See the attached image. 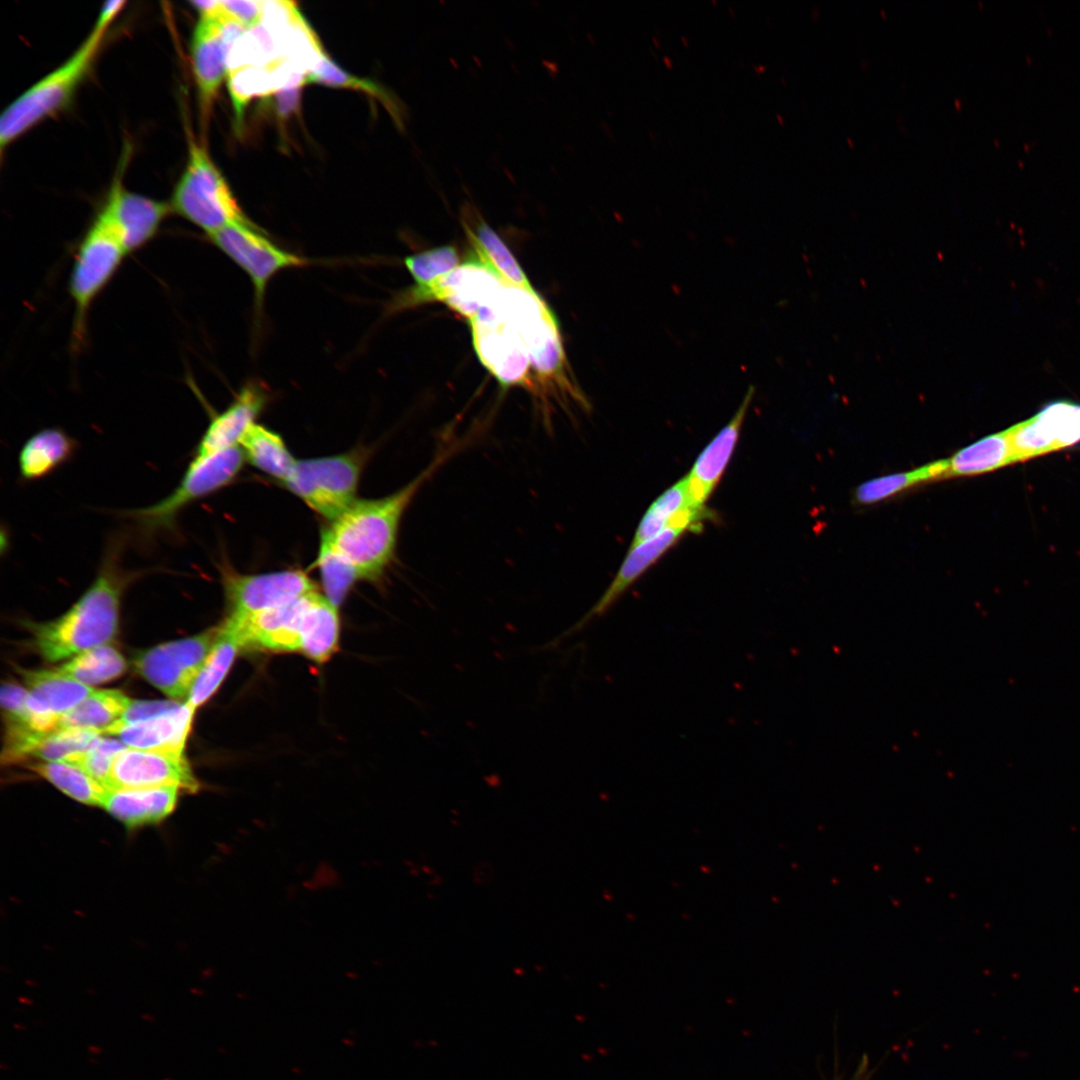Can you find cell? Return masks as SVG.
<instances>
[{
    "instance_id": "ee69618b",
    "label": "cell",
    "mask_w": 1080,
    "mask_h": 1080,
    "mask_svg": "<svg viewBox=\"0 0 1080 1080\" xmlns=\"http://www.w3.org/2000/svg\"><path fill=\"white\" fill-rule=\"evenodd\" d=\"M302 86L291 87L283 89L275 94V105L277 114L282 119L288 118L292 113H296L300 105Z\"/></svg>"
},
{
    "instance_id": "db71d44e",
    "label": "cell",
    "mask_w": 1080,
    "mask_h": 1080,
    "mask_svg": "<svg viewBox=\"0 0 1080 1080\" xmlns=\"http://www.w3.org/2000/svg\"><path fill=\"white\" fill-rule=\"evenodd\" d=\"M653 41H654V43H655V44L657 45V47H659V43H658V40H657V39H656L655 37H653Z\"/></svg>"
},
{
    "instance_id": "f1b7e54d",
    "label": "cell",
    "mask_w": 1080,
    "mask_h": 1080,
    "mask_svg": "<svg viewBox=\"0 0 1080 1080\" xmlns=\"http://www.w3.org/2000/svg\"><path fill=\"white\" fill-rule=\"evenodd\" d=\"M476 256L510 286L536 293L527 276L499 235L479 216L471 228L464 223Z\"/></svg>"
},
{
    "instance_id": "ac0fdd59",
    "label": "cell",
    "mask_w": 1080,
    "mask_h": 1080,
    "mask_svg": "<svg viewBox=\"0 0 1080 1080\" xmlns=\"http://www.w3.org/2000/svg\"><path fill=\"white\" fill-rule=\"evenodd\" d=\"M700 527L701 524L697 522H679L669 526L658 535L630 547L619 570L602 596L575 624L553 640V643H558L563 638L580 631L595 617L607 612L628 588L683 535Z\"/></svg>"
},
{
    "instance_id": "bcb514c9",
    "label": "cell",
    "mask_w": 1080,
    "mask_h": 1080,
    "mask_svg": "<svg viewBox=\"0 0 1080 1080\" xmlns=\"http://www.w3.org/2000/svg\"><path fill=\"white\" fill-rule=\"evenodd\" d=\"M191 5L198 11L200 17L212 16L218 14L221 10L220 1L215 0H197L192 1Z\"/></svg>"
},
{
    "instance_id": "7c38bea8",
    "label": "cell",
    "mask_w": 1080,
    "mask_h": 1080,
    "mask_svg": "<svg viewBox=\"0 0 1080 1080\" xmlns=\"http://www.w3.org/2000/svg\"><path fill=\"white\" fill-rule=\"evenodd\" d=\"M504 285L501 278L475 255L432 285L426 288L414 286L397 296L390 311L442 300L471 320L494 302Z\"/></svg>"
},
{
    "instance_id": "681fc988",
    "label": "cell",
    "mask_w": 1080,
    "mask_h": 1080,
    "mask_svg": "<svg viewBox=\"0 0 1080 1080\" xmlns=\"http://www.w3.org/2000/svg\"><path fill=\"white\" fill-rule=\"evenodd\" d=\"M663 61L666 63L667 67H672V60L668 56H663Z\"/></svg>"
},
{
    "instance_id": "7a4b0ae2",
    "label": "cell",
    "mask_w": 1080,
    "mask_h": 1080,
    "mask_svg": "<svg viewBox=\"0 0 1080 1080\" xmlns=\"http://www.w3.org/2000/svg\"><path fill=\"white\" fill-rule=\"evenodd\" d=\"M447 441L433 461L391 495L357 500L321 534L355 568L360 579L377 580L392 562L402 516L420 487L463 445Z\"/></svg>"
},
{
    "instance_id": "816d5d0a",
    "label": "cell",
    "mask_w": 1080,
    "mask_h": 1080,
    "mask_svg": "<svg viewBox=\"0 0 1080 1080\" xmlns=\"http://www.w3.org/2000/svg\"><path fill=\"white\" fill-rule=\"evenodd\" d=\"M142 1017L149 1020V1021H153V1017L150 1016V1015H145V1016L143 1015Z\"/></svg>"
},
{
    "instance_id": "cb8c5ba5",
    "label": "cell",
    "mask_w": 1080,
    "mask_h": 1080,
    "mask_svg": "<svg viewBox=\"0 0 1080 1080\" xmlns=\"http://www.w3.org/2000/svg\"><path fill=\"white\" fill-rule=\"evenodd\" d=\"M179 791L173 786L108 790L101 807L128 827L155 824L173 812Z\"/></svg>"
},
{
    "instance_id": "8d00e7d4",
    "label": "cell",
    "mask_w": 1080,
    "mask_h": 1080,
    "mask_svg": "<svg viewBox=\"0 0 1080 1080\" xmlns=\"http://www.w3.org/2000/svg\"><path fill=\"white\" fill-rule=\"evenodd\" d=\"M306 82L316 83L331 88L351 89L366 93L379 100L391 113L396 124L403 126L402 110L395 98L377 83L362 79L340 68L326 54L317 62L308 73Z\"/></svg>"
},
{
    "instance_id": "30bf717a",
    "label": "cell",
    "mask_w": 1080,
    "mask_h": 1080,
    "mask_svg": "<svg viewBox=\"0 0 1080 1080\" xmlns=\"http://www.w3.org/2000/svg\"><path fill=\"white\" fill-rule=\"evenodd\" d=\"M208 237L250 278L257 313L262 310L267 285L276 274L309 263L306 258L277 246L250 221L229 224Z\"/></svg>"
},
{
    "instance_id": "74e56055",
    "label": "cell",
    "mask_w": 1080,
    "mask_h": 1080,
    "mask_svg": "<svg viewBox=\"0 0 1080 1080\" xmlns=\"http://www.w3.org/2000/svg\"><path fill=\"white\" fill-rule=\"evenodd\" d=\"M317 565L327 600L338 607L352 585L359 580L355 568L341 554L321 539Z\"/></svg>"
},
{
    "instance_id": "7bdbcfd3",
    "label": "cell",
    "mask_w": 1080,
    "mask_h": 1080,
    "mask_svg": "<svg viewBox=\"0 0 1080 1080\" xmlns=\"http://www.w3.org/2000/svg\"><path fill=\"white\" fill-rule=\"evenodd\" d=\"M220 2L223 15L248 30L257 26L262 19L263 1L224 0Z\"/></svg>"
},
{
    "instance_id": "4fadbf2b",
    "label": "cell",
    "mask_w": 1080,
    "mask_h": 1080,
    "mask_svg": "<svg viewBox=\"0 0 1080 1080\" xmlns=\"http://www.w3.org/2000/svg\"><path fill=\"white\" fill-rule=\"evenodd\" d=\"M220 568L229 614L259 613L317 591L314 582L300 570L247 575L226 565Z\"/></svg>"
},
{
    "instance_id": "e0dca14e",
    "label": "cell",
    "mask_w": 1080,
    "mask_h": 1080,
    "mask_svg": "<svg viewBox=\"0 0 1080 1080\" xmlns=\"http://www.w3.org/2000/svg\"><path fill=\"white\" fill-rule=\"evenodd\" d=\"M469 321L473 346L481 363L501 385L520 384L531 363L519 333L489 308Z\"/></svg>"
},
{
    "instance_id": "f907efd6",
    "label": "cell",
    "mask_w": 1080,
    "mask_h": 1080,
    "mask_svg": "<svg viewBox=\"0 0 1080 1080\" xmlns=\"http://www.w3.org/2000/svg\"><path fill=\"white\" fill-rule=\"evenodd\" d=\"M764 68L765 67H761L760 65L755 66V70L757 71V73H760Z\"/></svg>"
},
{
    "instance_id": "7dc6e473",
    "label": "cell",
    "mask_w": 1080,
    "mask_h": 1080,
    "mask_svg": "<svg viewBox=\"0 0 1080 1080\" xmlns=\"http://www.w3.org/2000/svg\"><path fill=\"white\" fill-rule=\"evenodd\" d=\"M867 1074H868L867 1062H863V1063H861V1066L859 1067V1069L857 1070V1072L855 1073V1075L852 1077L851 1080H866L868 1078Z\"/></svg>"
},
{
    "instance_id": "60d3db41",
    "label": "cell",
    "mask_w": 1080,
    "mask_h": 1080,
    "mask_svg": "<svg viewBox=\"0 0 1080 1080\" xmlns=\"http://www.w3.org/2000/svg\"><path fill=\"white\" fill-rule=\"evenodd\" d=\"M125 748L127 746L120 740L101 737L89 750L71 755L62 762L79 767L106 788L114 760Z\"/></svg>"
},
{
    "instance_id": "4316f807",
    "label": "cell",
    "mask_w": 1080,
    "mask_h": 1080,
    "mask_svg": "<svg viewBox=\"0 0 1080 1080\" xmlns=\"http://www.w3.org/2000/svg\"><path fill=\"white\" fill-rule=\"evenodd\" d=\"M26 689L49 712L57 716L66 713L94 689L54 670L19 669Z\"/></svg>"
},
{
    "instance_id": "1f68e13d",
    "label": "cell",
    "mask_w": 1080,
    "mask_h": 1080,
    "mask_svg": "<svg viewBox=\"0 0 1080 1080\" xmlns=\"http://www.w3.org/2000/svg\"><path fill=\"white\" fill-rule=\"evenodd\" d=\"M236 635L221 624L219 635L207 656L186 701L195 710L217 691L241 650Z\"/></svg>"
},
{
    "instance_id": "277c9868",
    "label": "cell",
    "mask_w": 1080,
    "mask_h": 1080,
    "mask_svg": "<svg viewBox=\"0 0 1080 1080\" xmlns=\"http://www.w3.org/2000/svg\"><path fill=\"white\" fill-rule=\"evenodd\" d=\"M246 458L239 445L193 458L176 488L160 501L127 510L141 541L175 534L181 512L190 504L225 487L238 475Z\"/></svg>"
},
{
    "instance_id": "484cf974",
    "label": "cell",
    "mask_w": 1080,
    "mask_h": 1080,
    "mask_svg": "<svg viewBox=\"0 0 1080 1080\" xmlns=\"http://www.w3.org/2000/svg\"><path fill=\"white\" fill-rule=\"evenodd\" d=\"M76 447V441L59 428L40 430L21 447L19 473L26 481L43 478L68 461Z\"/></svg>"
},
{
    "instance_id": "d6986e66",
    "label": "cell",
    "mask_w": 1080,
    "mask_h": 1080,
    "mask_svg": "<svg viewBox=\"0 0 1080 1080\" xmlns=\"http://www.w3.org/2000/svg\"><path fill=\"white\" fill-rule=\"evenodd\" d=\"M230 48L221 10L218 14L200 17L192 34L190 56L200 107L206 118L229 73L227 56Z\"/></svg>"
},
{
    "instance_id": "f546056e",
    "label": "cell",
    "mask_w": 1080,
    "mask_h": 1080,
    "mask_svg": "<svg viewBox=\"0 0 1080 1080\" xmlns=\"http://www.w3.org/2000/svg\"><path fill=\"white\" fill-rule=\"evenodd\" d=\"M131 699L119 690H94L83 701L59 717L58 729L93 730L102 735L116 723Z\"/></svg>"
},
{
    "instance_id": "ba28073f",
    "label": "cell",
    "mask_w": 1080,
    "mask_h": 1080,
    "mask_svg": "<svg viewBox=\"0 0 1080 1080\" xmlns=\"http://www.w3.org/2000/svg\"><path fill=\"white\" fill-rule=\"evenodd\" d=\"M357 452L296 460L282 482L311 509L329 520H336L356 501L362 467Z\"/></svg>"
},
{
    "instance_id": "7402d4cb",
    "label": "cell",
    "mask_w": 1080,
    "mask_h": 1080,
    "mask_svg": "<svg viewBox=\"0 0 1080 1080\" xmlns=\"http://www.w3.org/2000/svg\"><path fill=\"white\" fill-rule=\"evenodd\" d=\"M267 402L264 386L250 382L243 386L232 403L209 423L196 446L193 458H200L239 445L247 429L255 423Z\"/></svg>"
},
{
    "instance_id": "f35d334b",
    "label": "cell",
    "mask_w": 1080,
    "mask_h": 1080,
    "mask_svg": "<svg viewBox=\"0 0 1080 1080\" xmlns=\"http://www.w3.org/2000/svg\"><path fill=\"white\" fill-rule=\"evenodd\" d=\"M228 91L236 121H242L247 104L257 96H267L276 90L270 65L246 66L228 74Z\"/></svg>"
},
{
    "instance_id": "c3c4849f",
    "label": "cell",
    "mask_w": 1080,
    "mask_h": 1080,
    "mask_svg": "<svg viewBox=\"0 0 1080 1080\" xmlns=\"http://www.w3.org/2000/svg\"><path fill=\"white\" fill-rule=\"evenodd\" d=\"M88 1051L91 1054L98 1055V1054H100L102 1052V1049L100 1047H97V1046H89Z\"/></svg>"
},
{
    "instance_id": "83f0119b",
    "label": "cell",
    "mask_w": 1080,
    "mask_h": 1080,
    "mask_svg": "<svg viewBox=\"0 0 1080 1080\" xmlns=\"http://www.w3.org/2000/svg\"><path fill=\"white\" fill-rule=\"evenodd\" d=\"M947 460L948 478L984 474L1016 463L1007 429L979 439Z\"/></svg>"
},
{
    "instance_id": "5bb4252c",
    "label": "cell",
    "mask_w": 1080,
    "mask_h": 1080,
    "mask_svg": "<svg viewBox=\"0 0 1080 1080\" xmlns=\"http://www.w3.org/2000/svg\"><path fill=\"white\" fill-rule=\"evenodd\" d=\"M162 786L198 791L199 782L184 754L127 747L116 756L106 784L108 790Z\"/></svg>"
},
{
    "instance_id": "3957f363",
    "label": "cell",
    "mask_w": 1080,
    "mask_h": 1080,
    "mask_svg": "<svg viewBox=\"0 0 1080 1080\" xmlns=\"http://www.w3.org/2000/svg\"><path fill=\"white\" fill-rule=\"evenodd\" d=\"M223 624L242 649L297 651L319 663L335 652L340 627L337 607L318 591L259 613L228 614Z\"/></svg>"
},
{
    "instance_id": "603a6c76",
    "label": "cell",
    "mask_w": 1080,
    "mask_h": 1080,
    "mask_svg": "<svg viewBox=\"0 0 1080 1080\" xmlns=\"http://www.w3.org/2000/svg\"><path fill=\"white\" fill-rule=\"evenodd\" d=\"M195 709L186 702L163 716L124 726H111L103 735H116L129 748L184 754Z\"/></svg>"
},
{
    "instance_id": "f6af8a7d",
    "label": "cell",
    "mask_w": 1080,
    "mask_h": 1080,
    "mask_svg": "<svg viewBox=\"0 0 1080 1080\" xmlns=\"http://www.w3.org/2000/svg\"><path fill=\"white\" fill-rule=\"evenodd\" d=\"M125 4V1H109L105 3L100 11L95 27L107 30Z\"/></svg>"
},
{
    "instance_id": "836d02e7",
    "label": "cell",
    "mask_w": 1080,
    "mask_h": 1080,
    "mask_svg": "<svg viewBox=\"0 0 1080 1080\" xmlns=\"http://www.w3.org/2000/svg\"><path fill=\"white\" fill-rule=\"evenodd\" d=\"M6 727L38 732L58 729L59 717L45 709L30 692L14 682H4L0 693Z\"/></svg>"
},
{
    "instance_id": "e575fe53",
    "label": "cell",
    "mask_w": 1080,
    "mask_h": 1080,
    "mask_svg": "<svg viewBox=\"0 0 1080 1080\" xmlns=\"http://www.w3.org/2000/svg\"><path fill=\"white\" fill-rule=\"evenodd\" d=\"M948 460L941 459L917 469L863 482L854 493L856 503L874 504L923 482L948 478Z\"/></svg>"
},
{
    "instance_id": "4dcf8cb0",
    "label": "cell",
    "mask_w": 1080,
    "mask_h": 1080,
    "mask_svg": "<svg viewBox=\"0 0 1080 1080\" xmlns=\"http://www.w3.org/2000/svg\"><path fill=\"white\" fill-rule=\"evenodd\" d=\"M239 446L250 464L281 482L296 462L281 436L257 423L243 434Z\"/></svg>"
},
{
    "instance_id": "6da1fadb",
    "label": "cell",
    "mask_w": 1080,
    "mask_h": 1080,
    "mask_svg": "<svg viewBox=\"0 0 1080 1080\" xmlns=\"http://www.w3.org/2000/svg\"><path fill=\"white\" fill-rule=\"evenodd\" d=\"M124 543L123 536L111 538L96 577L63 615L45 623L30 624L34 643L47 661L68 660L109 644L117 634L123 592L143 574L125 569Z\"/></svg>"
},
{
    "instance_id": "d590c367",
    "label": "cell",
    "mask_w": 1080,
    "mask_h": 1080,
    "mask_svg": "<svg viewBox=\"0 0 1080 1080\" xmlns=\"http://www.w3.org/2000/svg\"><path fill=\"white\" fill-rule=\"evenodd\" d=\"M29 769L53 784L70 798L90 806H102L108 791L79 767L62 761L37 762Z\"/></svg>"
},
{
    "instance_id": "9c48e42d",
    "label": "cell",
    "mask_w": 1080,
    "mask_h": 1080,
    "mask_svg": "<svg viewBox=\"0 0 1080 1080\" xmlns=\"http://www.w3.org/2000/svg\"><path fill=\"white\" fill-rule=\"evenodd\" d=\"M489 308L519 333L538 373L550 376L560 371L563 350L558 323L537 293L505 284Z\"/></svg>"
},
{
    "instance_id": "11a10c76",
    "label": "cell",
    "mask_w": 1080,
    "mask_h": 1080,
    "mask_svg": "<svg viewBox=\"0 0 1080 1080\" xmlns=\"http://www.w3.org/2000/svg\"><path fill=\"white\" fill-rule=\"evenodd\" d=\"M15 1028L22 1029V1030L25 1029V1027L20 1026V1025H15Z\"/></svg>"
},
{
    "instance_id": "ab89813d",
    "label": "cell",
    "mask_w": 1080,
    "mask_h": 1080,
    "mask_svg": "<svg viewBox=\"0 0 1080 1080\" xmlns=\"http://www.w3.org/2000/svg\"><path fill=\"white\" fill-rule=\"evenodd\" d=\"M454 246L445 245L405 257L404 265L415 280V287L426 288L458 267Z\"/></svg>"
},
{
    "instance_id": "8fae6325",
    "label": "cell",
    "mask_w": 1080,
    "mask_h": 1080,
    "mask_svg": "<svg viewBox=\"0 0 1080 1080\" xmlns=\"http://www.w3.org/2000/svg\"><path fill=\"white\" fill-rule=\"evenodd\" d=\"M219 635V626L195 636L141 651L133 659L137 672L171 700L186 702L191 688Z\"/></svg>"
},
{
    "instance_id": "d4e9b609",
    "label": "cell",
    "mask_w": 1080,
    "mask_h": 1080,
    "mask_svg": "<svg viewBox=\"0 0 1080 1080\" xmlns=\"http://www.w3.org/2000/svg\"><path fill=\"white\" fill-rule=\"evenodd\" d=\"M706 509H696L690 498L687 477L684 476L665 490L647 509L634 534L630 547L650 539L669 526L705 519Z\"/></svg>"
},
{
    "instance_id": "2e32d148",
    "label": "cell",
    "mask_w": 1080,
    "mask_h": 1080,
    "mask_svg": "<svg viewBox=\"0 0 1080 1080\" xmlns=\"http://www.w3.org/2000/svg\"><path fill=\"white\" fill-rule=\"evenodd\" d=\"M171 212L170 203L126 190L117 180L97 215L109 226L126 253L131 254L154 239Z\"/></svg>"
},
{
    "instance_id": "9f6ffc18",
    "label": "cell",
    "mask_w": 1080,
    "mask_h": 1080,
    "mask_svg": "<svg viewBox=\"0 0 1080 1080\" xmlns=\"http://www.w3.org/2000/svg\"><path fill=\"white\" fill-rule=\"evenodd\" d=\"M165 1080H172V1079H165Z\"/></svg>"
},
{
    "instance_id": "ffe728a7",
    "label": "cell",
    "mask_w": 1080,
    "mask_h": 1080,
    "mask_svg": "<svg viewBox=\"0 0 1080 1080\" xmlns=\"http://www.w3.org/2000/svg\"><path fill=\"white\" fill-rule=\"evenodd\" d=\"M755 387L750 385L730 421L717 433L686 475L691 502L696 509L705 503L719 483L736 447Z\"/></svg>"
},
{
    "instance_id": "5b68a950",
    "label": "cell",
    "mask_w": 1080,
    "mask_h": 1080,
    "mask_svg": "<svg viewBox=\"0 0 1080 1080\" xmlns=\"http://www.w3.org/2000/svg\"><path fill=\"white\" fill-rule=\"evenodd\" d=\"M106 32L94 26L68 60L32 85L3 111L0 118L1 154L23 133L70 103L92 69Z\"/></svg>"
},
{
    "instance_id": "d6a6232c",
    "label": "cell",
    "mask_w": 1080,
    "mask_h": 1080,
    "mask_svg": "<svg viewBox=\"0 0 1080 1080\" xmlns=\"http://www.w3.org/2000/svg\"><path fill=\"white\" fill-rule=\"evenodd\" d=\"M127 668L123 655L110 644L84 651L57 667L62 674L92 687L121 676Z\"/></svg>"
},
{
    "instance_id": "f5cc1de1",
    "label": "cell",
    "mask_w": 1080,
    "mask_h": 1080,
    "mask_svg": "<svg viewBox=\"0 0 1080 1080\" xmlns=\"http://www.w3.org/2000/svg\"><path fill=\"white\" fill-rule=\"evenodd\" d=\"M681 39H682V41H683V42L685 43V45H688V44H687V39H686V38H685L684 36H682V37H681Z\"/></svg>"
},
{
    "instance_id": "8992f818",
    "label": "cell",
    "mask_w": 1080,
    "mask_h": 1080,
    "mask_svg": "<svg viewBox=\"0 0 1080 1080\" xmlns=\"http://www.w3.org/2000/svg\"><path fill=\"white\" fill-rule=\"evenodd\" d=\"M172 211L207 236L235 222L250 221L206 149L189 141L188 160L170 202Z\"/></svg>"
},
{
    "instance_id": "44dd1931",
    "label": "cell",
    "mask_w": 1080,
    "mask_h": 1080,
    "mask_svg": "<svg viewBox=\"0 0 1080 1080\" xmlns=\"http://www.w3.org/2000/svg\"><path fill=\"white\" fill-rule=\"evenodd\" d=\"M102 736L97 731L77 728L38 732L6 727L2 760L10 763L32 757L43 762L64 761L89 750Z\"/></svg>"
},
{
    "instance_id": "52a82bcc",
    "label": "cell",
    "mask_w": 1080,
    "mask_h": 1080,
    "mask_svg": "<svg viewBox=\"0 0 1080 1080\" xmlns=\"http://www.w3.org/2000/svg\"><path fill=\"white\" fill-rule=\"evenodd\" d=\"M128 255L109 226L97 215L74 256L69 293L74 304L73 345L80 348L87 333L91 306Z\"/></svg>"
},
{
    "instance_id": "b9f144b4",
    "label": "cell",
    "mask_w": 1080,
    "mask_h": 1080,
    "mask_svg": "<svg viewBox=\"0 0 1080 1080\" xmlns=\"http://www.w3.org/2000/svg\"><path fill=\"white\" fill-rule=\"evenodd\" d=\"M184 703L175 700L131 699L121 718L112 726H124L151 720L177 710Z\"/></svg>"
},
{
    "instance_id": "9a60e30c",
    "label": "cell",
    "mask_w": 1080,
    "mask_h": 1080,
    "mask_svg": "<svg viewBox=\"0 0 1080 1080\" xmlns=\"http://www.w3.org/2000/svg\"><path fill=\"white\" fill-rule=\"evenodd\" d=\"M1016 463L1080 442V404L1058 400L1007 429Z\"/></svg>"
}]
</instances>
